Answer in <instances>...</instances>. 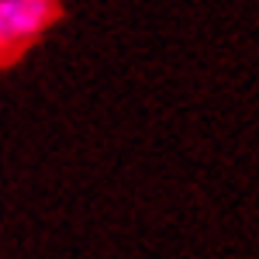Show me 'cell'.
Returning a JSON list of instances; mask_svg holds the SVG:
<instances>
[{
  "instance_id": "obj_1",
  "label": "cell",
  "mask_w": 259,
  "mask_h": 259,
  "mask_svg": "<svg viewBox=\"0 0 259 259\" xmlns=\"http://www.w3.org/2000/svg\"><path fill=\"white\" fill-rule=\"evenodd\" d=\"M59 14L62 0H0V66L21 59Z\"/></svg>"
}]
</instances>
